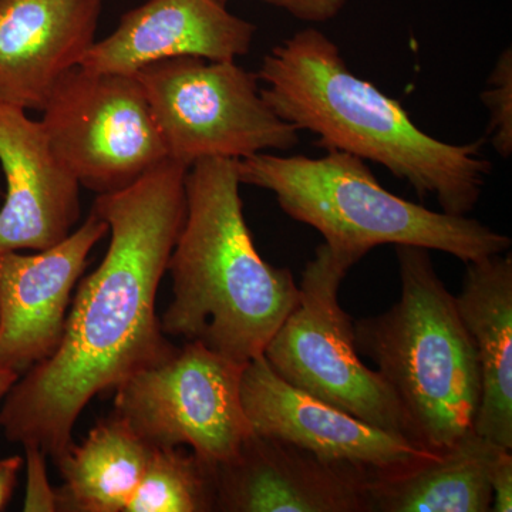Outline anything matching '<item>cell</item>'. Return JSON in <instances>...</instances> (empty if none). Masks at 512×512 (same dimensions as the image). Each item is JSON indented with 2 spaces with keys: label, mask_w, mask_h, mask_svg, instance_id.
<instances>
[{
  "label": "cell",
  "mask_w": 512,
  "mask_h": 512,
  "mask_svg": "<svg viewBox=\"0 0 512 512\" xmlns=\"http://www.w3.org/2000/svg\"><path fill=\"white\" fill-rule=\"evenodd\" d=\"M26 494L23 511H59L57 491L50 485L47 476L46 453L36 444H25Z\"/></svg>",
  "instance_id": "cell-21"
},
{
  "label": "cell",
  "mask_w": 512,
  "mask_h": 512,
  "mask_svg": "<svg viewBox=\"0 0 512 512\" xmlns=\"http://www.w3.org/2000/svg\"><path fill=\"white\" fill-rule=\"evenodd\" d=\"M241 185L232 158H205L188 168L187 211L167 265L173 299L160 320L165 336L201 342L247 365L298 305L299 286L288 268L259 255Z\"/></svg>",
  "instance_id": "cell-3"
},
{
  "label": "cell",
  "mask_w": 512,
  "mask_h": 512,
  "mask_svg": "<svg viewBox=\"0 0 512 512\" xmlns=\"http://www.w3.org/2000/svg\"><path fill=\"white\" fill-rule=\"evenodd\" d=\"M214 467L178 447H153L124 512L214 511Z\"/></svg>",
  "instance_id": "cell-19"
},
{
  "label": "cell",
  "mask_w": 512,
  "mask_h": 512,
  "mask_svg": "<svg viewBox=\"0 0 512 512\" xmlns=\"http://www.w3.org/2000/svg\"><path fill=\"white\" fill-rule=\"evenodd\" d=\"M241 184L272 192L293 220L315 228L325 244L359 262L382 245H412L464 264L500 255L511 238L467 215L431 211L387 191L362 158L328 150L323 157L259 153L238 160Z\"/></svg>",
  "instance_id": "cell-5"
},
{
  "label": "cell",
  "mask_w": 512,
  "mask_h": 512,
  "mask_svg": "<svg viewBox=\"0 0 512 512\" xmlns=\"http://www.w3.org/2000/svg\"><path fill=\"white\" fill-rule=\"evenodd\" d=\"M134 76L175 163L190 168L205 158L242 160L298 146L299 131L266 103L256 73L235 60L173 57Z\"/></svg>",
  "instance_id": "cell-7"
},
{
  "label": "cell",
  "mask_w": 512,
  "mask_h": 512,
  "mask_svg": "<svg viewBox=\"0 0 512 512\" xmlns=\"http://www.w3.org/2000/svg\"><path fill=\"white\" fill-rule=\"evenodd\" d=\"M187 171L167 158L136 183L96 198L93 211L109 225V249L80 282L55 353L23 373L3 399L6 439L36 444L56 460L93 397L175 348L156 303L185 220Z\"/></svg>",
  "instance_id": "cell-1"
},
{
  "label": "cell",
  "mask_w": 512,
  "mask_h": 512,
  "mask_svg": "<svg viewBox=\"0 0 512 512\" xmlns=\"http://www.w3.org/2000/svg\"><path fill=\"white\" fill-rule=\"evenodd\" d=\"M153 446L114 412L80 444L56 458L64 485L59 511L124 512L146 471Z\"/></svg>",
  "instance_id": "cell-18"
},
{
  "label": "cell",
  "mask_w": 512,
  "mask_h": 512,
  "mask_svg": "<svg viewBox=\"0 0 512 512\" xmlns=\"http://www.w3.org/2000/svg\"><path fill=\"white\" fill-rule=\"evenodd\" d=\"M106 234L109 225L92 210L55 247L35 255L0 254V369L20 377L55 353L73 289Z\"/></svg>",
  "instance_id": "cell-12"
},
{
  "label": "cell",
  "mask_w": 512,
  "mask_h": 512,
  "mask_svg": "<svg viewBox=\"0 0 512 512\" xmlns=\"http://www.w3.org/2000/svg\"><path fill=\"white\" fill-rule=\"evenodd\" d=\"M212 473L214 511L369 512L367 483L375 471L330 463L252 431Z\"/></svg>",
  "instance_id": "cell-11"
},
{
  "label": "cell",
  "mask_w": 512,
  "mask_h": 512,
  "mask_svg": "<svg viewBox=\"0 0 512 512\" xmlns=\"http://www.w3.org/2000/svg\"><path fill=\"white\" fill-rule=\"evenodd\" d=\"M481 100L490 113L488 137L498 156L512 154V50L505 47L498 56Z\"/></svg>",
  "instance_id": "cell-20"
},
{
  "label": "cell",
  "mask_w": 512,
  "mask_h": 512,
  "mask_svg": "<svg viewBox=\"0 0 512 512\" xmlns=\"http://www.w3.org/2000/svg\"><path fill=\"white\" fill-rule=\"evenodd\" d=\"M245 365L185 342L116 387L114 412L153 447H191L202 463L231 460L252 433L241 397Z\"/></svg>",
  "instance_id": "cell-8"
},
{
  "label": "cell",
  "mask_w": 512,
  "mask_h": 512,
  "mask_svg": "<svg viewBox=\"0 0 512 512\" xmlns=\"http://www.w3.org/2000/svg\"><path fill=\"white\" fill-rule=\"evenodd\" d=\"M353 265V259L320 245L303 269L298 305L262 355L296 389L420 446L392 389L357 352L355 322L339 301Z\"/></svg>",
  "instance_id": "cell-6"
},
{
  "label": "cell",
  "mask_w": 512,
  "mask_h": 512,
  "mask_svg": "<svg viewBox=\"0 0 512 512\" xmlns=\"http://www.w3.org/2000/svg\"><path fill=\"white\" fill-rule=\"evenodd\" d=\"M256 76L271 109L299 133L315 134L318 146L383 165L447 214L476 208L493 173L483 141L451 144L421 130L400 101L356 76L319 29L272 47Z\"/></svg>",
  "instance_id": "cell-2"
},
{
  "label": "cell",
  "mask_w": 512,
  "mask_h": 512,
  "mask_svg": "<svg viewBox=\"0 0 512 512\" xmlns=\"http://www.w3.org/2000/svg\"><path fill=\"white\" fill-rule=\"evenodd\" d=\"M103 0H0V103L45 107L96 42Z\"/></svg>",
  "instance_id": "cell-15"
},
{
  "label": "cell",
  "mask_w": 512,
  "mask_h": 512,
  "mask_svg": "<svg viewBox=\"0 0 512 512\" xmlns=\"http://www.w3.org/2000/svg\"><path fill=\"white\" fill-rule=\"evenodd\" d=\"M396 254L399 301L353 323L356 349L402 404L417 443L441 453L473 430L481 396L476 346L429 249L397 245Z\"/></svg>",
  "instance_id": "cell-4"
},
{
  "label": "cell",
  "mask_w": 512,
  "mask_h": 512,
  "mask_svg": "<svg viewBox=\"0 0 512 512\" xmlns=\"http://www.w3.org/2000/svg\"><path fill=\"white\" fill-rule=\"evenodd\" d=\"M227 3L228 0H220ZM269 5L284 9L293 18L308 23H323L335 19L349 0H264Z\"/></svg>",
  "instance_id": "cell-22"
},
{
  "label": "cell",
  "mask_w": 512,
  "mask_h": 512,
  "mask_svg": "<svg viewBox=\"0 0 512 512\" xmlns=\"http://www.w3.org/2000/svg\"><path fill=\"white\" fill-rule=\"evenodd\" d=\"M491 510L493 512L512 511V454L511 450H501L491 468Z\"/></svg>",
  "instance_id": "cell-23"
},
{
  "label": "cell",
  "mask_w": 512,
  "mask_h": 512,
  "mask_svg": "<svg viewBox=\"0 0 512 512\" xmlns=\"http://www.w3.org/2000/svg\"><path fill=\"white\" fill-rule=\"evenodd\" d=\"M19 379L18 373L10 372V370L0 369V402H3L10 387Z\"/></svg>",
  "instance_id": "cell-25"
},
{
  "label": "cell",
  "mask_w": 512,
  "mask_h": 512,
  "mask_svg": "<svg viewBox=\"0 0 512 512\" xmlns=\"http://www.w3.org/2000/svg\"><path fill=\"white\" fill-rule=\"evenodd\" d=\"M458 315L476 346L481 396L473 430L512 450V256L467 264Z\"/></svg>",
  "instance_id": "cell-16"
},
{
  "label": "cell",
  "mask_w": 512,
  "mask_h": 512,
  "mask_svg": "<svg viewBox=\"0 0 512 512\" xmlns=\"http://www.w3.org/2000/svg\"><path fill=\"white\" fill-rule=\"evenodd\" d=\"M22 467L23 458L20 456H10L0 460V511L5 510L12 498Z\"/></svg>",
  "instance_id": "cell-24"
},
{
  "label": "cell",
  "mask_w": 512,
  "mask_h": 512,
  "mask_svg": "<svg viewBox=\"0 0 512 512\" xmlns=\"http://www.w3.org/2000/svg\"><path fill=\"white\" fill-rule=\"evenodd\" d=\"M501 450L507 448L468 431L439 454L397 470L372 473L367 508L369 512H488L491 468Z\"/></svg>",
  "instance_id": "cell-17"
},
{
  "label": "cell",
  "mask_w": 512,
  "mask_h": 512,
  "mask_svg": "<svg viewBox=\"0 0 512 512\" xmlns=\"http://www.w3.org/2000/svg\"><path fill=\"white\" fill-rule=\"evenodd\" d=\"M0 164L6 177L0 208V254L45 251L72 234L80 218V184L67 170L40 121L0 103Z\"/></svg>",
  "instance_id": "cell-13"
},
{
  "label": "cell",
  "mask_w": 512,
  "mask_h": 512,
  "mask_svg": "<svg viewBox=\"0 0 512 512\" xmlns=\"http://www.w3.org/2000/svg\"><path fill=\"white\" fill-rule=\"evenodd\" d=\"M40 120L60 163L97 194L123 190L167 160L163 137L134 74L74 67Z\"/></svg>",
  "instance_id": "cell-9"
},
{
  "label": "cell",
  "mask_w": 512,
  "mask_h": 512,
  "mask_svg": "<svg viewBox=\"0 0 512 512\" xmlns=\"http://www.w3.org/2000/svg\"><path fill=\"white\" fill-rule=\"evenodd\" d=\"M256 26L232 15L220 0H147L124 13L106 39L94 42L80 67L136 74L173 57L235 60L251 50Z\"/></svg>",
  "instance_id": "cell-14"
},
{
  "label": "cell",
  "mask_w": 512,
  "mask_h": 512,
  "mask_svg": "<svg viewBox=\"0 0 512 512\" xmlns=\"http://www.w3.org/2000/svg\"><path fill=\"white\" fill-rule=\"evenodd\" d=\"M241 397L252 431L288 441L330 463L384 473L439 454L296 389L264 355L245 365Z\"/></svg>",
  "instance_id": "cell-10"
}]
</instances>
